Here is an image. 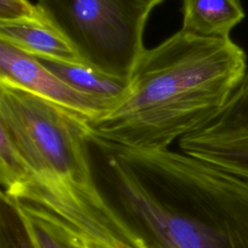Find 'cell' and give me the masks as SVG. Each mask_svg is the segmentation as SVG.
<instances>
[{
    "mask_svg": "<svg viewBox=\"0 0 248 248\" xmlns=\"http://www.w3.org/2000/svg\"><path fill=\"white\" fill-rule=\"evenodd\" d=\"M14 209L18 214L20 221H21L22 225L24 226L35 248H68L54 234H52L47 229L33 222L31 219L26 217L23 213H21L17 209H16V208H14Z\"/></svg>",
    "mask_w": 248,
    "mask_h": 248,
    "instance_id": "cell-13",
    "label": "cell"
},
{
    "mask_svg": "<svg viewBox=\"0 0 248 248\" xmlns=\"http://www.w3.org/2000/svg\"><path fill=\"white\" fill-rule=\"evenodd\" d=\"M178 145L184 154L248 180V68L226 104Z\"/></svg>",
    "mask_w": 248,
    "mask_h": 248,
    "instance_id": "cell-6",
    "label": "cell"
},
{
    "mask_svg": "<svg viewBox=\"0 0 248 248\" xmlns=\"http://www.w3.org/2000/svg\"><path fill=\"white\" fill-rule=\"evenodd\" d=\"M0 41L34 57L83 63L69 42L45 16L0 21Z\"/></svg>",
    "mask_w": 248,
    "mask_h": 248,
    "instance_id": "cell-8",
    "label": "cell"
},
{
    "mask_svg": "<svg viewBox=\"0 0 248 248\" xmlns=\"http://www.w3.org/2000/svg\"><path fill=\"white\" fill-rule=\"evenodd\" d=\"M43 17L38 5H33L28 0H0V21Z\"/></svg>",
    "mask_w": 248,
    "mask_h": 248,
    "instance_id": "cell-12",
    "label": "cell"
},
{
    "mask_svg": "<svg viewBox=\"0 0 248 248\" xmlns=\"http://www.w3.org/2000/svg\"><path fill=\"white\" fill-rule=\"evenodd\" d=\"M108 155V164L121 202L159 248H229L203 221L161 201L132 168Z\"/></svg>",
    "mask_w": 248,
    "mask_h": 248,
    "instance_id": "cell-5",
    "label": "cell"
},
{
    "mask_svg": "<svg viewBox=\"0 0 248 248\" xmlns=\"http://www.w3.org/2000/svg\"><path fill=\"white\" fill-rule=\"evenodd\" d=\"M123 159L141 177L180 194L229 248H248L247 179L169 147L127 148Z\"/></svg>",
    "mask_w": 248,
    "mask_h": 248,
    "instance_id": "cell-3",
    "label": "cell"
},
{
    "mask_svg": "<svg viewBox=\"0 0 248 248\" xmlns=\"http://www.w3.org/2000/svg\"><path fill=\"white\" fill-rule=\"evenodd\" d=\"M0 82H8L81 114L90 121L110 110L108 102L81 93L44 67L36 57L0 41Z\"/></svg>",
    "mask_w": 248,
    "mask_h": 248,
    "instance_id": "cell-7",
    "label": "cell"
},
{
    "mask_svg": "<svg viewBox=\"0 0 248 248\" xmlns=\"http://www.w3.org/2000/svg\"><path fill=\"white\" fill-rule=\"evenodd\" d=\"M245 17L241 0H182L184 32L204 38H230Z\"/></svg>",
    "mask_w": 248,
    "mask_h": 248,
    "instance_id": "cell-9",
    "label": "cell"
},
{
    "mask_svg": "<svg viewBox=\"0 0 248 248\" xmlns=\"http://www.w3.org/2000/svg\"><path fill=\"white\" fill-rule=\"evenodd\" d=\"M92 248H98V247H92Z\"/></svg>",
    "mask_w": 248,
    "mask_h": 248,
    "instance_id": "cell-16",
    "label": "cell"
},
{
    "mask_svg": "<svg viewBox=\"0 0 248 248\" xmlns=\"http://www.w3.org/2000/svg\"><path fill=\"white\" fill-rule=\"evenodd\" d=\"M143 248H151V247H149V246H148V245H145V246H144V247H143Z\"/></svg>",
    "mask_w": 248,
    "mask_h": 248,
    "instance_id": "cell-15",
    "label": "cell"
},
{
    "mask_svg": "<svg viewBox=\"0 0 248 248\" xmlns=\"http://www.w3.org/2000/svg\"><path fill=\"white\" fill-rule=\"evenodd\" d=\"M48 71L74 89L108 102L113 108L129 92V79L101 73L83 63H69L36 57Z\"/></svg>",
    "mask_w": 248,
    "mask_h": 248,
    "instance_id": "cell-10",
    "label": "cell"
},
{
    "mask_svg": "<svg viewBox=\"0 0 248 248\" xmlns=\"http://www.w3.org/2000/svg\"><path fill=\"white\" fill-rule=\"evenodd\" d=\"M247 68L245 51L231 38L198 37L180 29L142 52L126 97L89 121L90 141L168 148L226 104Z\"/></svg>",
    "mask_w": 248,
    "mask_h": 248,
    "instance_id": "cell-1",
    "label": "cell"
},
{
    "mask_svg": "<svg viewBox=\"0 0 248 248\" xmlns=\"http://www.w3.org/2000/svg\"><path fill=\"white\" fill-rule=\"evenodd\" d=\"M7 207L1 219L0 248H35L16 211L8 204Z\"/></svg>",
    "mask_w": 248,
    "mask_h": 248,
    "instance_id": "cell-11",
    "label": "cell"
},
{
    "mask_svg": "<svg viewBox=\"0 0 248 248\" xmlns=\"http://www.w3.org/2000/svg\"><path fill=\"white\" fill-rule=\"evenodd\" d=\"M37 5L83 64L130 78L145 50L143 31L152 7L140 0H37Z\"/></svg>",
    "mask_w": 248,
    "mask_h": 248,
    "instance_id": "cell-4",
    "label": "cell"
},
{
    "mask_svg": "<svg viewBox=\"0 0 248 248\" xmlns=\"http://www.w3.org/2000/svg\"><path fill=\"white\" fill-rule=\"evenodd\" d=\"M140 2H142L143 4L147 5V6H150L152 8L156 7L157 5H159L163 0H140Z\"/></svg>",
    "mask_w": 248,
    "mask_h": 248,
    "instance_id": "cell-14",
    "label": "cell"
},
{
    "mask_svg": "<svg viewBox=\"0 0 248 248\" xmlns=\"http://www.w3.org/2000/svg\"><path fill=\"white\" fill-rule=\"evenodd\" d=\"M89 119L8 82H0V131L22 157L27 171L19 193L33 207L60 219L88 217L110 228L123 217L93 176Z\"/></svg>",
    "mask_w": 248,
    "mask_h": 248,
    "instance_id": "cell-2",
    "label": "cell"
}]
</instances>
